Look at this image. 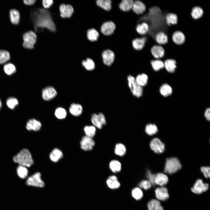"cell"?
Wrapping results in <instances>:
<instances>
[{
    "instance_id": "obj_1",
    "label": "cell",
    "mask_w": 210,
    "mask_h": 210,
    "mask_svg": "<svg viewBox=\"0 0 210 210\" xmlns=\"http://www.w3.org/2000/svg\"><path fill=\"white\" fill-rule=\"evenodd\" d=\"M31 18L36 32H41L45 28L52 32L56 31L55 24L48 10L42 8L33 9L31 13Z\"/></svg>"
},
{
    "instance_id": "obj_2",
    "label": "cell",
    "mask_w": 210,
    "mask_h": 210,
    "mask_svg": "<svg viewBox=\"0 0 210 210\" xmlns=\"http://www.w3.org/2000/svg\"><path fill=\"white\" fill-rule=\"evenodd\" d=\"M14 162L18 163L20 165L29 167L34 163L32 156L29 151L27 149H23L13 158Z\"/></svg>"
},
{
    "instance_id": "obj_3",
    "label": "cell",
    "mask_w": 210,
    "mask_h": 210,
    "mask_svg": "<svg viewBox=\"0 0 210 210\" xmlns=\"http://www.w3.org/2000/svg\"><path fill=\"white\" fill-rule=\"evenodd\" d=\"M181 167V164L177 158H168L166 160L164 171L165 173L172 174L176 172Z\"/></svg>"
},
{
    "instance_id": "obj_4",
    "label": "cell",
    "mask_w": 210,
    "mask_h": 210,
    "mask_svg": "<svg viewBox=\"0 0 210 210\" xmlns=\"http://www.w3.org/2000/svg\"><path fill=\"white\" fill-rule=\"evenodd\" d=\"M129 87L133 95L137 98L141 97L143 93V88L136 81L135 78L131 75L127 77Z\"/></svg>"
},
{
    "instance_id": "obj_5",
    "label": "cell",
    "mask_w": 210,
    "mask_h": 210,
    "mask_svg": "<svg viewBox=\"0 0 210 210\" xmlns=\"http://www.w3.org/2000/svg\"><path fill=\"white\" fill-rule=\"evenodd\" d=\"M22 38V45L24 48L29 49L34 48L37 40V36L34 32L31 30L26 32L23 34Z\"/></svg>"
},
{
    "instance_id": "obj_6",
    "label": "cell",
    "mask_w": 210,
    "mask_h": 210,
    "mask_svg": "<svg viewBox=\"0 0 210 210\" xmlns=\"http://www.w3.org/2000/svg\"><path fill=\"white\" fill-rule=\"evenodd\" d=\"M26 184L28 186L40 188L45 186V183L41 178V174L37 172L29 177L26 181Z\"/></svg>"
},
{
    "instance_id": "obj_7",
    "label": "cell",
    "mask_w": 210,
    "mask_h": 210,
    "mask_svg": "<svg viewBox=\"0 0 210 210\" xmlns=\"http://www.w3.org/2000/svg\"><path fill=\"white\" fill-rule=\"evenodd\" d=\"M150 146L151 149L156 153H162L165 150L164 144L157 138H153L151 140Z\"/></svg>"
},
{
    "instance_id": "obj_8",
    "label": "cell",
    "mask_w": 210,
    "mask_h": 210,
    "mask_svg": "<svg viewBox=\"0 0 210 210\" xmlns=\"http://www.w3.org/2000/svg\"><path fill=\"white\" fill-rule=\"evenodd\" d=\"M209 187V185L207 183H204L202 179H198L191 188V190L194 193L200 194L206 191Z\"/></svg>"
},
{
    "instance_id": "obj_9",
    "label": "cell",
    "mask_w": 210,
    "mask_h": 210,
    "mask_svg": "<svg viewBox=\"0 0 210 210\" xmlns=\"http://www.w3.org/2000/svg\"><path fill=\"white\" fill-rule=\"evenodd\" d=\"M102 56L103 64L107 66H110L114 62L115 55L111 50L107 49L103 51Z\"/></svg>"
},
{
    "instance_id": "obj_10",
    "label": "cell",
    "mask_w": 210,
    "mask_h": 210,
    "mask_svg": "<svg viewBox=\"0 0 210 210\" xmlns=\"http://www.w3.org/2000/svg\"><path fill=\"white\" fill-rule=\"evenodd\" d=\"M57 94L55 88L52 86H48L42 89V96L45 101H49L55 98Z\"/></svg>"
},
{
    "instance_id": "obj_11",
    "label": "cell",
    "mask_w": 210,
    "mask_h": 210,
    "mask_svg": "<svg viewBox=\"0 0 210 210\" xmlns=\"http://www.w3.org/2000/svg\"><path fill=\"white\" fill-rule=\"evenodd\" d=\"M80 144L81 148L85 151L92 150L95 144V142L92 138L86 135L82 138Z\"/></svg>"
},
{
    "instance_id": "obj_12",
    "label": "cell",
    "mask_w": 210,
    "mask_h": 210,
    "mask_svg": "<svg viewBox=\"0 0 210 210\" xmlns=\"http://www.w3.org/2000/svg\"><path fill=\"white\" fill-rule=\"evenodd\" d=\"M116 28L115 24L112 21H108L104 22L101 25V32L104 35L109 36L114 32Z\"/></svg>"
},
{
    "instance_id": "obj_13",
    "label": "cell",
    "mask_w": 210,
    "mask_h": 210,
    "mask_svg": "<svg viewBox=\"0 0 210 210\" xmlns=\"http://www.w3.org/2000/svg\"><path fill=\"white\" fill-rule=\"evenodd\" d=\"M155 193L156 197L158 200L165 201L169 197L167 188L164 186L157 188Z\"/></svg>"
},
{
    "instance_id": "obj_14",
    "label": "cell",
    "mask_w": 210,
    "mask_h": 210,
    "mask_svg": "<svg viewBox=\"0 0 210 210\" xmlns=\"http://www.w3.org/2000/svg\"><path fill=\"white\" fill-rule=\"evenodd\" d=\"M151 52L153 57L156 59H161L164 55L165 51L163 47L158 44L153 46L151 48Z\"/></svg>"
},
{
    "instance_id": "obj_15",
    "label": "cell",
    "mask_w": 210,
    "mask_h": 210,
    "mask_svg": "<svg viewBox=\"0 0 210 210\" xmlns=\"http://www.w3.org/2000/svg\"><path fill=\"white\" fill-rule=\"evenodd\" d=\"M60 15L62 18H69L74 12V9L71 5L62 4L60 7Z\"/></svg>"
},
{
    "instance_id": "obj_16",
    "label": "cell",
    "mask_w": 210,
    "mask_h": 210,
    "mask_svg": "<svg viewBox=\"0 0 210 210\" xmlns=\"http://www.w3.org/2000/svg\"><path fill=\"white\" fill-rule=\"evenodd\" d=\"M147 41V37L146 35L142 36L139 38H136L132 41L133 47L136 50H141L144 47Z\"/></svg>"
},
{
    "instance_id": "obj_17",
    "label": "cell",
    "mask_w": 210,
    "mask_h": 210,
    "mask_svg": "<svg viewBox=\"0 0 210 210\" xmlns=\"http://www.w3.org/2000/svg\"><path fill=\"white\" fill-rule=\"evenodd\" d=\"M132 10L136 14H143L146 10L145 4L140 0H134Z\"/></svg>"
},
{
    "instance_id": "obj_18",
    "label": "cell",
    "mask_w": 210,
    "mask_h": 210,
    "mask_svg": "<svg viewBox=\"0 0 210 210\" xmlns=\"http://www.w3.org/2000/svg\"><path fill=\"white\" fill-rule=\"evenodd\" d=\"M172 38L173 42L177 45H183L185 41V37L184 34L179 31H176L174 32Z\"/></svg>"
},
{
    "instance_id": "obj_19",
    "label": "cell",
    "mask_w": 210,
    "mask_h": 210,
    "mask_svg": "<svg viewBox=\"0 0 210 210\" xmlns=\"http://www.w3.org/2000/svg\"><path fill=\"white\" fill-rule=\"evenodd\" d=\"M106 183L108 187L111 189H118L120 186L117 177L114 175L109 176L106 180Z\"/></svg>"
},
{
    "instance_id": "obj_20",
    "label": "cell",
    "mask_w": 210,
    "mask_h": 210,
    "mask_svg": "<svg viewBox=\"0 0 210 210\" xmlns=\"http://www.w3.org/2000/svg\"><path fill=\"white\" fill-rule=\"evenodd\" d=\"M155 39L157 44L161 46L166 44L168 41V37L167 34L161 31L156 33Z\"/></svg>"
},
{
    "instance_id": "obj_21",
    "label": "cell",
    "mask_w": 210,
    "mask_h": 210,
    "mask_svg": "<svg viewBox=\"0 0 210 210\" xmlns=\"http://www.w3.org/2000/svg\"><path fill=\"white\" fill-rule=\"evenodd\" d=\"M41 123L38 120L32 118L29 120L27 123L26 127L29 131L32 130L35 131H39L41 127Z\"/></svg>"
},
{
    "instance_id": "obj_22",
    "label": "cell",
    "mask_w": 210,
    "mask_h": 210,
    "mask_svg": "<svg viewBox=\"0 0 210 210\" xmlns=\"http://www.w3.org/2000/svg\"><path fill=\"white\" fill-rule=\"evenodd\" d=\"M164 68L169 73L175 72L177 67V62L175 60L173 59H168L164 61Z\"/></svg>"
},
{
    "instance_id": "obj_23",
    "label": "cell",
    "mask_w": 210,
    "mask_h": 210,
    "mask_svg": "<svg viewBox=\"0 0 210 210\" xmlns=\"http://www.w3.org/2000/svg\"><path fill=\"white\" fill-rule=\"evenodd\" d=\"M70 113L75 116H78L82 113L83 108L82 106L79 104L73 103L69 108Z\"/></svg>"
},
{
    "instance_id": "obj_24",
    "label": "cell",
    "mask_w": 210,
    "mask_h": 210,
    "mask_svg": "<svg viewBox=\"0 0 210 210\" xmlns=\"http://www.w3.org/2000/svg\"><path fill=\"white\" fill-rule=\"evenodd\" d=\"M168 181V177L166 174L162 173L156 174L155 180V185L160 186H164L167 183Z\"/></svg>"
},
{
    "instance_id": "obj_25",
    "label": "cell",
    "mask_w": 210,
    "mask_h": 210,
    "mask_svg": "<svg viewBox=\"0 0 210 210\" xmlns=\"http://www.w3.org/2000/svg\"><path fill=\"white\" fill-rule=\"evenodd\" d=\"M63 157V153L62 151L57 148L53 149L49 155L50 160L54 162H58Z\"/></svg>"
},
{
    "instance_id": "obj_26",
    "label": "cell",
    "mask_w": 210,
    "mask_h": 210,
    "mask_svg": "<svg viewBox=\"0 0 210 210\" xmlns=\"http://www.w3.org/2000/svg\"><path fill=\"white\" fill-rule=\"evenodd\" d=\"M165 21L166 24L168 26L175 25L178 22L177 16L176 14L174 13H168L165 16Z\"/></svg>"
},
{
    "instance_id": "obj_27",
    "label": "cell",
    "mask_w": 210,
    "mask_h": 210,
    "mask_svg": "<svg viewBox=\"0 0 210 210\" xmlns=\"http://www.w3.org/2000/svg\"><path fill=\"white\" fill-rule=\"evenodd\" d=\"M134 0H121L119 7L122 11L127 12L132 9Z\"/></svg>"
},
{
    "instance_id": "obj_28",
    "label": "cell",
    "mask_w": 210,
    "mask_h": 210,
    "mask_svg": "<svg viewBox=\"0 0 210 210\" xmlns=\"http://www.w3.org/2000/svg\"><path fill=\"white\" fill-rule=\"evenodd\" d=\"M9 16L10 21L13 24L15 25L18 24L20 17L18 10L15 9H10L9 11Z\"/></svg>"
},
{
    "instance_id": "obj_29",
    "label": "cell",
    "mask_w": 210,
    "mask_h": 210,
    "mask_svg": "<svg viewBox=\"0 0 210 210\" xmlns=\"http://www.w3.org/2000/svg\"><path fill=\"white\" fill-rule=\"evenodd\" d=\"M147 210H164L159 201L153 199L149 201L147 203Z\"/></svg>"
},
{
    "instance_id": "obj_30",
    "label": "cell",
    "mask_w": 210,
    "mask_h": 210,
    "mask_svg": "<svg viewBox=\"0 0 210 210\" xmlns=\"http://www.w3.org/2000/svg\"><path fill=\"white\" fill-rule=\"evenodd\" d=\"M109 167L110 170L114 173L120 172L122 169L121 162L116 160H111L109 163Z\"/></svg>"
},
{
    "instance_id": "obj_31",
    "label": "cell",
    "mask_w": 210,
    "mask_h": 210,
    "mask_svg": "<svg viewBox=\"0 0 210 210\" xmlns=\"http://www.w3.org/2000/svg\"><path fill=\"white\" fill-rule=\"evenodd\" d=\"M87 37L88 39L92 42L97 41L99 36L98 31L94 28L88 29L86 32Z\"/></svg>"
},
{
    "instance_id": "obj_32",
    "label": "cell",
    "mask_w": 210,
    "mask_h": 210,
    "mask_svg": "<svg viewBox=\"0 0 210 210\" xmlns=\"http://www.w3.org/2000/svg\"><path fill=\"white\" fill-rule=\"evenodd\" d=\"M96 3L97 6L106 11L111 8V0H96Z\"/></svg>"
},
{
    "instance_id": "obj_33",
    "label": "cell",
    "mask_w": 210,
    "mask_h": 210,
    "mask_svg": "<svg viewBox=\"0 0 210 210\" xmlns=\"http://www.w3.org/2000/svg\"><path fill=\"white\" fill-rule=\"evenodd\" d=\"M203 13V10L201 8L195 6L192 8L191 15L193 19L197 20L200 18L202 16Z\"/></svg>"
},
{
    "instance_id": "obj_34",
    "label": "cell",
    "mask_w": 210,
    "mask_h": 210,
    "mask_svg": "<svg viewBox=\"0 0 210 210\" xmlns=\"http://www.w3.org/2000/svg\"><path fill=\"white\" fill-rule=\"evenodd\" d=\"M136 30L139 34L142 36L145 35L149 32V27L146 23L143 22L137 24L136 27Z\"/></svg>"
},
{
    "instance_id": "obj_35",
    "label": "cell",
    "mask_w": 210,
    "mask_h": 210,
    "mask_svg": "<svg viewBox=\"0 0 210 210\" xmlns=\"http://www.w3.org/2000/svg\"><path fill=\"white\" fill-rule=\"evenodd\" d=\"M127 149L125 145L120 143L116 144L114 149V153L120 157L124 156L126 153Z\"/></svg>"
},
{
    "instance_id": "obj_36",
    "label": "cell",
    "mask_w": 210,
    "mask_h": 210,
    "mask_svg": "<svg viewBox=\"0 0 210 210\" xmlns=\"http://www.w3.org/2000/svg\"><path fill=\"white\" fill-rule=\"evenodd\" d=\"M135 79L138 84L142 87L147 84L148 77L146 74L141 73L138 75L135 78Z\"/></svg>"
},
{
    "instance_id": "obj_37",
    "label": "cell",
    "mask_w": 210,
    "mask_h": 210,
    "mask_svg": "<svg viewBox=\"0 0 210 210\" xmlns=\"http://www.w3.org/2000/svg\"><path fill=\"white\" fill-rule=\"evenodd\" d=\"M82 64L85 69L88 71L93 70L95 68L96 65L94 62L89 57L87 58L85 60H83Z\"/></svg>"
},
{
    "instance_id": "obj_38",
    "label": "cell",
    "mask_w": 210,
    "mask_h": 210,
    "mask_svg": "<svg viewBox=\"0 0 210 210\" xmlns=\"http://www.w3.org/2000/svg\"><path fill=\"white\" fill-rule=\"evenodd\" d=\"M150 64L153 69L158 71L164 68V62L160 59H154L151 60Z\"/></svg>"
},
{
    "instance_id": "obj_39",
    "label": "cell",
    "mask_w": 210,
    "mask_h": 210,
    "mask_svg": "<svg viewBox=\"0 0 210 210\" xmlns=\"http://www.w3.org/2000/svg\"><path fill=\"white\" fill-rule=\"evenodd\" d=\"M160 92L162 95L167 97L170 95L172 94V90L169 85L165 83L160 87Z\"/></svg>"
},
{
    "instance_id": "obj_40",
    "label": "cell",
    "mask_w": 210,
    "mask_h": 210,
    "mask_svg": "<svg viewBox=\"0 0 210 210\" xmlns=\"http://www.w3.org/2000/svg\"><path fill=\"white\" fill-rule=\"evenodd\" d=\"M131 195L135 200H139L142 198L143 193L141 188L139 187H136L132 189Z\"/></svg>"
},
{
    "instance_id": "obj_41",
    "label": "cell",
    "mask_w": 210,
    "mask_h": 210,
    "mask_svg": "<svg viewBox=\"0 0 210 210\" xmlns=\"http://www.w3.org/2000/svg\"><path fill=\"white\" fill-rule=\"evenodd\" d=\"M158 128L154 124L149 123L145 127V132L148 135L152 136L156 134L158 132Z\"/></svg>"
},
{
    "instance_id": "obj_42",
    "label": "cell",
    "mask_w": 210,
    "mask_h": 210,
    "mask_svg": "<svg viewBox=\"0 0 210 210\" xmlns=\"http://www.w3.org/2000/svg\"><path fill=\"white\" fill-rule=\"evenodd\" d=\"M84 130L86 136L92 138L95 135L96 127L93 125H87L84 127Z\"/></svg>"
},
{
    "instance_id": "obj_43",
    "label": "cell",
    "mask_w": 210,
    "mask_h": 210,
    "mask_svg": "<svg viewBox=\"0 0 210 210\" xmlns=\"http://www.w3.org/2000/svg\"><path fill=\"white\" fill-rule=\"evenodd\" d=\"M55 117L59 119L65 118L67 115L66 110L62 107H58L56 108L55 111Z\"/></svg>"
},
{
    "instance_id": "obj_44",
    "label": "cell",
    "mask_w": 210,
    "mask_h": 210,
    "mask_svg": "<svg viewBox=\"0 0 210 210\" xmlns=\"http://www.w3.org/2000/svg\"><path fill=\"white\" fill-rule=\"evenodd\" d=\"M91 120L93 125L99 129L102 128V125L97 114L96 113L92 114L91 116Z\"/></svg>"
},
{
    "instance_id": "obj_45",
    "label": "cell",
    "mask_w": 210,
    "mask_h": 210,
    "mask_svg": "<svg viewBox=\"0 0 210 210\" xmlns=\"http://www.w3.org/2000/svg\"><path fill=\"white\" fill-rule=\"evenodd\" d=\"M4 69L5 73L8 75L13 74L16 71L15 66L11 63L6 64L4 66Z\"/></svg>"
},
{
    "instance_id": "obj_46",
    "label": "cell",
    "mask_w": 210,
    "mask_h": 210,
    "mask_svg": "<svg viewBox=\"0 0 210 210\" xmlns=\"http://www.w3.org/2000/svg\"><path fill=\"white\" fill-rule=\"evenodd\" d=\"M10 58V54L8 51L4 50H0V64L6 62Z\"/></svg>"
},
{
    "instance_id": "obj_47",
    "label": "cell",
    "mask_w": 210,
    "mask_h": 210,
    "mask_svg": "<svg viewBox=\"0 0 210 210\" xmlns=\"http://www.w3.org/2000/svg\"><path fill=\"white\" fill-rule=\"evenodd\" d=\"M17 171L18 175L21 178H26L28 174V170L25 167L19 165L17 167Z\"/></svg>"
},
{
    "instance_id": "obj_48",
    "label": "cell",
    "mask_w": 210,
    "mask_h": 210,
    "mask_svg": "<svg viewBox=\"0 0 210 210\" xmlns=\"http://www.w3.org/2000/svg\"><path fill=\"white\" fill-rule=\"evenodd\" d=\"M6 103L9 108L13 109L18 105V102L16 98L11 97L7 99Z\"/></svg>"
},
{
    "instance_id": "obj_49",
    "label": "cell",
    "mask_w": 210,
    "mask_h": 210,
    "mask_svg": "<svg viewBox=\"0 0 210 210\" xmlns=\"http://www.w3.org/2000/svg\"><path fill=\"white\" fill-rule=\"evenodd\" d=\"M138 186V187L141 189L147 190L151 188L152 184L148 180H144L139 183Z\"/></svg>"
},
{
    "instance_id": "obj_50",
    "label": "cell",
    "mask_w": 210,
    "mask_h": 210,
    "mask_svg": "<svg viewBox=\"0 0 210 210\" xmlns=\"http://www.w3.org/2000/svg\"><path fill=\"white\" fill-rule=\"evenodd\" d=\"M146 176L148 180L151 183L152 185L155 186V180L156 174L152 173L150 170H148L146 173Z\"/></svg>"
},
{
    "instance_id": "obj_51",
    "label": "cell",
    "mask_w": 210,
    "mask_h": 210,
    "mask_svg": "<svg viewBox=\"0 0 210 210\" xmlns=\"http://www.w3.org/2000/svg\"><path fill=\"white\" fill-rule=\"evenodd\" d=\"M210 167H202L200 168L201 172L203 174L205 177L207 178L210 177Z\"/></svg>"
},
{
    "instance_id": "obj_52",
    "label": "cell",
    "mask_w": 210,
    "mask_h": 210,
    "mask_svg": "<svg viewBox=\"0 0 210 210\" xmlns=\"http://www.w3.org/2000/svg\"><path fill=\"white\" fill-rule=\"evenodd\" d=\"M53 1L52 0H43L42 4L43 7L45 8H50L53 4Z\"/></svg>"
},
{
    "instance_id": "obj_53",
    "label": "cell",
    "mask_w": 210,
    "mask_h": 210,
    "mask_svg": "<svg viewBox=\"0 0 210 210\" xmlns=\"http://www.w3.org/2000/svg\"><path fill=\"white\" fill-rule=\"evenodd\" d=\"M98 115L102 126L105 125L106 123V122L104 114L102 113H99Z\"/></svg>"
},
{
    "instance_id": "obj_54",
    "label": "cell",
    "mask_w": 210,
    "mask_h": 210,
    "mask_svg": "<svg viewBox=\"0 0 210 210\" xmlns=\"http://www.w3.org/2000/svg\"><path fill=\"white\" fill-rule=\"evenodd\" d=\"M204 116L208 120H210V109L209 108H207L206 110Z\"/></svg>"
},
{
    "instance_id": "obj_55",
    "label": "cell",
    "mask_w": 210,
    "mask_h": 210,
    "mask_svg": "<svg viewBox=\"0 0 210 210\" xmlns=\"http://www.w3.org/2000/svg\"><path fill=\"white\" fill-rule=\"evenodd\" d=\"M36 1V0H25L23 1V2L26 5H31L34 4Z\"/></svg>"
},
{
    "instance_id": "obj_56",
    "label": "cell",
    "mask_w": 210,
    "mask_h": 210,
    "mask_svg": "<svg viewBox=\"0 0 210 210\" xmlns=\"http://www.w3.org/2000/svg\"><path fill=\"white\" fill-rule=\"evenodd\" d=\"M1 107H2V103H1V101L0 99V110L1 109Z\"/></svg>"
}]
</instances>
